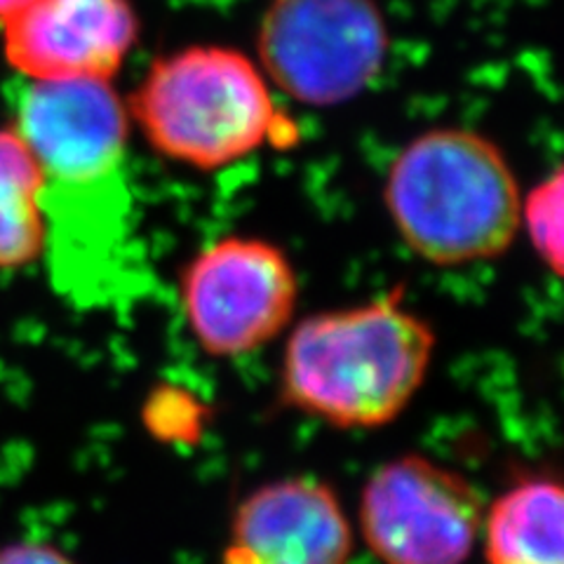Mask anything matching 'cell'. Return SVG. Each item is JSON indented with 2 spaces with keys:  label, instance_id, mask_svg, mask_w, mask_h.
I'll return each mask as SVG.
<instances>
[{
  "label": "cell",
  "instance_id": "9",
  "mask_svg": "<svg viewBox=\"0 0 564 564\" xmlns=\"http://www.w3.org/2000/svg\"><path fill=\"white\" fill-rule=\"evenodd\" d=\"M356 532L325 480L290 475L236 506L219 564H350Z\"/></svg>",
  "mask_w": 564,
  "mask_h": 564
},
{
  "label": "cell",
  "instance_id": "3",
  "mask_svg": "<svg viewBox=\"0 0 564 564\" xmlns=\"http://www.w3.org/2000/svg\"><path fill=\"white\" fill-rule=\"evenodd\" d=\"M522 188L497 141L470 128H433L400 149L383 205L395 234L440 269L497 259L520 234Z\"/></svg>",
  "mask_w": 564,
  "mask_h": 564
},
{
  "label": "cell",
  "instance_id": "7",
  "mask_svg": "<svg viewBox=\"0 0 564 564\" xmlns=\"http://www.w3.org/2000/svg\"><path fill=\"white\" fill-rule=\"evenodd\" d=\"M482 516L475 485L423 454L377 466L358 503L360 536L381 564H466L480 543Z\"/></svg>",
  "mask_w": 564,
  "mask_h": 564
},
{
  "label": "cell",
  "instance_id": "10",
  "mask_svg": "<svg viewBox=\"0 0 564 564\" xmlns=\"http://www.w3.org/2000/svg\"><path fill=\"white\" fill-rule=\"evenodd\" d=\"M487 564H564V489L551 475H527L485 508Z\"/></svg>",
  "mask_w": 564,
  "mask_h": 564
},
{
  "label": "cell",
  "instance_id": "5",
  "mask_svg": "<svg viewBox=\"0 0 564 564\" xmlns=\"http://www.w3.org/2000/svg\"><path fill=\"white\" fill-rule=\"evenodd\" d=\"M391 52L377 0H269L257 26V64L273 90L332 109L375 85Z\"/></svg>",
  "mask_w": 564,
  "mask_h": 564
},
{
  "label": "cell",
  "instance_id": "2",
  "mask_svg": "<svg viewBox=\"0 0 564 564\" xmlns=\"http://www.w3.org/2000/svg\"><path fill=\"white\" fill-rule=\"evenodd\" d=\"M435 346V329L404 304L402 288L317 311L288 329L278 398L334 429H381L426 383Z\"/></svg>",
  "mask_w": 564,
  "mask_h": 564
},
{
  "label": "cell",
  "instance_id": "13",
  "mask_svg": "<svg viewBox=\"0 0 564 564\" xmlns=\"http://www.w3.org/2000/svg\"><path fill=\"white\" fill-rule=\"evenodd\" d=\"M0 564H78L59 545L39 541V539H22L0 545Z\"/></svg>",
  "mask_w": 564,
  "mask_h": 564
},
{
  "label": "cell",
  "instance_id": "11",
  "mask_svg": "<svg viewBox=\"0 0 564 564\" xmlns=\"http://www.w3.org/2000/svg\"><path fill=\"white\" fill-rule=\"evenodd\" d=\"M43 167L12 122L0 128V271H22L45 254Z\"/></svg>",
  "mask_w": 564,
  "mask_h": 564
},
{
  "label": "cell",
  "instance_id": "4",
  "mask_svg": "<svg viewBox=\"0 0 564 564\" xmlns=\"http://www.w3.org/2000/svg\"><path fill=\"white\" fill-rule=\"evenodd\" d=\"M132 128L165 161L198 172L231 167L299 139L261 66L228 45H186L158 57L126 101Z\"/></svg>",
  "mask_w": 564,
  "mask_h": 564
},
{
  "label": "cell",
  "instance_id": "1",
  "mask_svg": "<svg viewBox=\"0 0 564 564\" xmlns=\"http://www.w3.org/2000/svg\"><path fill=\"white\" fill-rule=\"evenodd\" d=\"M12 126L43 167L52 278L78 302H104L139 269L126 99L113 83L29 80Z\"/></svg>",
  "mask_w": 564,
  "mask_h": 564
},
{
  "label": "cell",
  "instance_id": "14",
  "mask_svg": "<svg viewBox=\"0 0 564 564\" xmlns=\"http://www.w3.org/2000/svg\"><path fill=\"white\" fill-rule=\"evenodd\" d=\"M31 3H33V0H0V26H3L10 20L12 14L24 10Z\"/></svg>",
  "mask_w": 564,
  "mask_h": 564
},
{
  "label": "cell",
  "instance_id": "8",
  "mask_svg": "<svg viewBox=\"0 0 564 564\" xmlns=\"http://www.w3.org/2000/svg\"><path fill=\"white\" fill-rule=\"evenodd\" d=\"M139 31L130 0H33L0 26V43L26 80L113 83Z\"/></svg>",
  "mask_w": 564,
  "mask_h": 564
},
{
  "label": "cell",
  "instance_id": "12",
  "mask_svg": "<svg viewBox=\"0 0 564 564\" xmlns=\"http://www.w3.org/2000/svg\"><path fill=\"white\" fill-rule=\"evenodd\" d=\"M564 172L555 167L529 188L520 203V231L524 228L527 240L532 245L539 261L555 278H562L564 269Z\"/></svg>",
  "mask_w": 564,
  "mask_h": 564
},
{
  "label": "cell",
  "instance_id": "6",
  "mask_svg": "<svg viewBox=\"0 0 564 564\" xmlns=\"http://www.w3.org/2000/svg\"><path fill=\"white\" fill-rule=\"evenodd\" d=\"M176 290L193 341L209 358L234 360L292 327L299 275L275 242L224 236L184 263Z\"/></svg>",
  "mask_w": 564,
  "mask_h": 564
}]
</instances>
